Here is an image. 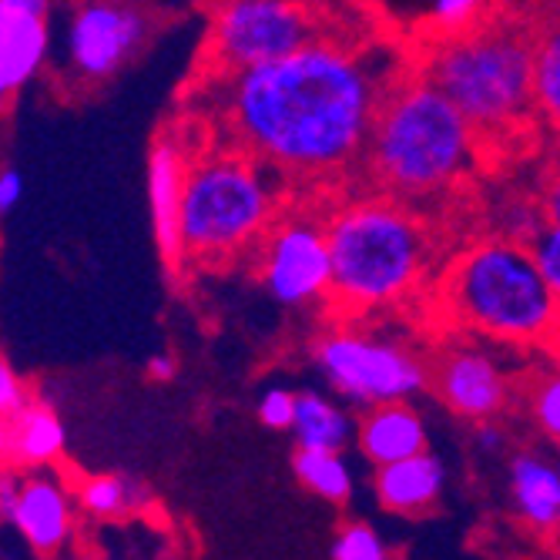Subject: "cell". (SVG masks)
I'll return each instance as SVG.
<instances>
[{
	"instance_id": "6da1fadb",
	"label": "cell",
	"mask_w": 560,
	"mask_h": 560,
	"mask_svg": "<svg viewBox=\"0 0 560 560\" xmlns=\"http://www.w3.org/2000/svg\"><path fill=\"white\" fill-rule=\"evenodd\" d=\"M402 58L366 27L206 81L219 91L229 144L289 185L342 195L355 185L376 105Z\"/></svg>"
},
{
	"instance_id": "7a4b0ae2",
	"label": "cell",
	"mask_w": 560,
	"mask_h": 560,
	"mask_svg": "<svg viewBox=\"0 0 560 560\" xmlns=\"http://www.w3.org/2000/svg\"><path fill=\"white\" fill-rule=\"evenodd\" d=\"M410 61L453 101L474 131L480 172L534 159L544 125L534 105V14L483 11L470 27L430 37Z\"/></svg>"
},
{
	"instance_id": "3957f363",
	"label": "cell",
	"mask_w": 560,
	"mask_h": 560,
	"mask_svg": "<svg viewBox=\"0 0 560 560\" xmlns=\"http://www.w3.org/2000/svg\"><path fill=\"white\" fill-rule=\"evenodd\" d=\"M480 178L467 118L406 55L383 88L355 185L456 222L460 215H483Z\"/></svg>"
},
{
	"instance_id": "277c9868",
	"label": "cell",
	"mask_w": 560,
	"mask_h": 560,
	"mask_svg": "<svg viewBox=\"0 0 560 560\" xmlns=\"http://www.w3.org/2000/svg\"><path fill=\"white\" fill-rule=\"evenodd\" d=\"M329 295L336 319L396 310L436 279V262L456 229L446 215L389 195H342L326 219Z\"/></svg>"
},
{
	"instance_id": "5b68a950",
	"label": "cell",
	"mask_w": 560,
	"mask_h": 560,
	"mask_svg": "<svg viewBox=\"0 0 560 560\" xmlns=\"http://www.w3.org/2000/svg\"><path fill=\"white\" fill-rule=\"evenodd\" d=\"M430 302L446 326L521 349H544L560 313L530 248L500 232L456 248L430 282Z\"/></svg>"
},
{
	"instance_id": "8992f818",
	"label": "cell",
	"mask_w": 560,
	"mask_h": 560,
	"mask_svg": "<svg viewBox=\"0 0 560 560\" xmlns=\"http://www.w3.org/2000/svg\"><path fill=\"white\" fill-rule=\"evenodd\" d=\"M272 175L229 141L188 159L178 215L185 262H225L256 245L289 201Z\"/></svg>"
},
{
	"instance_id": "52a82bcc",
	"label": "cell",
	"mask_w": 560,
	"mask_h": 560,
	"mask_svg": "<svg viewBox=\"0 0 560 560\" xmlns=\"http://www.w3.org/2000/svg\"><path fill=\"white\" fill-rule=\"evenodd\" d=\"M352 31L366 27L319 0H219L206 44L209 78L256 68L313 40Z\"/></svg>"
},
{
	"instance_id": "ba28073f",
	"label": "cell",
	"mask_w": 560,
	"mask_h": 560,
	"mask_svg": "<svg viewBox=\"0 0 560 560\" xmlns=\"http://www.w3.org/2000/svg\"><path fill=\"white\" fill-rule=\"evenodd\" d=\"M313 363L336 396L370 410L380 402H410L430 389V363L393 339L360 326H329L313 339Z\"/></svg>"
},
{
	"instance_id": "9c48e42d",
	"label": "cell",
	"mask_w": 560,
	"mask_h": 560,
	"mask_svg": "<svg viewBox=\"0 0 560 560\" xmlns=\"http://www.w3.org/2000/svg\"><path fill=\"white\" fill-rule=\"evenodd\" d=\"M342 195L310 191V198L282 206L279 219L259 238V282L279 305H316L329 295L332 262L326 219Z\"/></svg>"
},
{
	"instance_id": "30bf717a",
	"label": "cell",
	"mask_w": 560,
	"mask_h": 560,
	"mask_svg": "<svg viewBox=\"0 0 560 560\" xmlns=\"http://www.w3.org/2000/svg\"><path fill=\"white\" fill-rule=\"evenodd\" d=\"M151 18L128 0H84L68 24V61L84 81H108L141 55Z\"/></svg>"
},
{
	"instance_id": "8fae6325",
	"label": "cell",
	"mask_w": 560,
	"mask_h": 560,
	"mask_svg": "<svg viewBox=\"0 0 560 560\" xmlns=\"http://www.w3.org/2000/svg\"><path fill=\"white\" fill-rule=\"evenodd\" d=\"M427 363L430 389L453 417L487 423L503 417L514 406V373L477 342H450L440 352H433V360Z\"/></svg>"
},
{
	"instance_id": "7c38bea8",
	"label": "cell",
	"mask_w": 560,
	"mask_h": 560,
	"mask_svg": "<svg viewBox=\"0 0 560 560\" xmlns=\"http://www.w3.org/2000/svg\"><path fill=\"white\" fill-rule=\"evenodd\" d=\"M24 544L44 557L61 553L74 537V500L61 477L31 474L21 483V497L8 517Z\"/></svg>"
},
{
	"instance_id": "4fadbf2b",
	"label": "cell",
	"mask_w": 560,
	"mask_h": 560,
	"mask_svg": "<svg viewBox=\"0 0 560 560\" xmlns=\"http://www.w3.org/2000/svg\"><path fill=\"white\" fill-rule=\"evenodd\" d=\"M188 151L175 138H159L151 144L148 159V206H151V225H155V242L165 266L175 272L185 266L182 256V188H185V168H188Z\"/></svg>"
},
{
	"instance_id": "5bb4252c",
	"label": "cell",
	"mask_w": 560,
	"mask_h": 560,
	"mask_svg": "<svg viewBox=\"0 0 560 560\" xmlns=\"http://www.w3.org/2000/svg\"><path fill=\"white\" fill-rule=\"evenodd\" d=\"M355 446L366 464L386 467L430 450V430L413 402H380L355 420Z\"/></svg>"
},
{
	"instance_id": "9a60e30c",
	"label": "cell",
	"mask_w": 560,
	"mask_h": 560,
	"mask_svg": "<svg viewBox=\"0 0 560 560\" xmlns=\"http://www.w3.org/2000/svg\"><path fill=\"white\" fill-rule=\"evenodd\" d=\"M511 503L514 517L534 534L560 530V464L540 450H517L511 456Z\"/></svg>"
},
{
	"instance_id": "2e32d148",
	"label": "cell",
	"mask_w": 560,
	"mask_h": 560,
	"mask_svg": "<svg viewBox=\"0 0 560 560\" xmlns=\"http://www.w3.org/2000/svg\"><path fill=\"white\" fill-rule=\"evenodd\" d=\"M446 490V467L436 453L423 450L406 460L376 467L373 493L383 511L399 517H420L430 514Z\"/></svg>"
},
{
	"instance_id": "e0dca14e",
	"label": "cell",
	"mask_w": 560,
	"mask_h": 560,
	"mask_svg": "<svg viewBox=\"0 0 560 560\" xmlns=\"http://www.w3.org/2000/svg\"><path fill=\"white\" fill-rule=\"evenodd\" d=\"M47 58V14L4 8L0 0V74L18 91Z\"/></svg>"
},
{
	"instance_id": "ac0fdd59",
	"label": "cell",
	"mask_w": 560,
	"mask_h": 560,
	"mask_svg": "<svg viewBox=\"0 0 560 560\" xmlns=\"http://www.w3.org/2000/svg\"><path fill=\"white\" fill-rule=\"evenodd\" d=\"M534 105L544 131L560 141V4L534 14Z\"/></svg>"
},
{
	"instance_id": "d6986e66",
	"label": "cell",
	"mask_w": 560,
	"mask_h": 560,
	"mask_svg": "<svg viewBox=\"0 0 560 560\" xmlns=\"http://www.w3.org/2000/svg\"><path fill=\"white\" fill-rule=\"evenodd\" d=\"M292 436L299 450H326V453H346V446L355 440V420L349 410L336 406L329 396L305 389L295 399V420Z\"/></svg>"
},
{
	"instance_id": "ffe728a7",
	"label": "cell",
	"mask_w": 560,
	"mask_h": 560,
	"mask_svg": "<svg viewBox=\"0 0 560 560\" xmlns=\"http://www.w3.org/2000/svg\"><path fill=\"white\" fill-rule=\"evenodd\" d=\"M11 440H14V464L47 467L65 453L68 430L55 406L31 399L18 417H11Z\"/></svg>"
},
{
	"instance_id": "44dd1931",
	"label": "cell",
	"mask_w": 560,
	"mask_h": 560,
	"mask_svg": "<svg viewBox=\"0 0 560 560\" xmlns=\"http://www.w3.org/2000/svg\"><path fill=\"white\" fill-rule=\"evenodd\" d=\"M155 493L135 474H101L78 487L81 511L94 521H125L148 511Z\"/></svg>"
},
{
	"instance_id": "7402d4cb",
	"label": "cell",
	"mask_w": 560,
	"mask_h": 560,
	"mask_svg": "<svg viewBox=\"0 0 560 560\" xmlns=\"http://www.w3.org/2000/svg\"><path fill=\"white\" fill-rule=\"evenodd\" d=\"M292 474L299 477V483L305 490L329 500V503H346L355 493V474L346 460V453L295 450Z\"/></svg>"
},
{
	"instance_id": "603a6c76",
	"label": "cell",
	"mask_w": 560,
	"mask_h": 560,
	"mask_svg": "<svg viewBox=\"0 0 560 560\" xmlns=\"http://www.w3.org/2000/svg\"><path fill=\"white\" fill-rule=\"evenodd\" d=\"M524 402L530 423L553 443H560V363L537 370L524 386Z\"/></svg>"
},
{
	"instance_id": "cb8c5ba5",
	"label": "cell",
	"mask_w": 560,
	"mask_h": 560,
	"mask_svg": "<svg viewBox=\"0 0 560 560\" xmlns=\"http://www.w3.org/2000/svg\"><path fill=\"white\" fill-rule=\"evenodd\" d=\"M332 560H389V547L373 524H342L332 540Z\"/></svg>"
},
{
	"instance_id": "d4e9b609",
	"label": "cell",
	"mask_w": 560,
	"mask_h": 560,
	"mask_svg": "<svg viewBox=\"0 0 560 560\" xmlns=\"http://www.w3.org/2000/svg\"><path fill=\"white\" fill-rule=\"evenodd\" d=\"M524 245L530 248V256H534L540 276L547 279L550 292L560 299V225L544 222Z\"/></svg>"
},
{
	"instance_id": "484cf974",
	"label": "cell",
	"mask_w": 560,
	"mask_h": 560,
	"mask_svg": "<svg viewBox=\"0 0 560 560\" xmlns=\"http://www.w3.org/2000/svg\"><path fill=\"white\" fill-rule=\"evenodd\" d=\"M483 14V0H436L433 4V27L427 31L423 40L430 37H446L470 27Z\"/></svg>"
},
{
	"instance_id": "4316f807",
	"label": "cell",
	"mask_w": 560,
	"mask_h": 560,
	"mask_svg": "<svg viewBox=\"0 0 560 560\" xmlns=\"http://www.w3.org/2000/svg\"><path fill=\"white\" fill-rule=\"evenodd\" d=\"M295 399H299V393H292V389H285V386H269V389L259 396V402H256V417H259V423H262L266 430H276V433L292 430V420H295Z\"/></svg>"
},
{
	"instance_id": "83f0119b",
	"label": "cell",
	"mask_w": 560,
	"mask_h": 560,
	"mask_svg": "<svg viewBox=\"0 0 560 560\" xmlns=\"http://www.w3.org/2000/svg\"><path fill=\"white\" fill-rule=\"evenodd\" d=\"M540 212L550 225H560V141L550 151V159L537 172V188H534Z\"/></svg>"
},
{
	"instance_id": "f1b7e54d",
	"label": "cell",
	"mask_w": 560,
	"mask_h": 560,
	"mask_svg": "<svg viewBox=\"0 0 560 560\" xmlns=\"http://www.w3.org/2000/svg\"><path fill=\"white\" fill-rule=\"evenodd\" d=\"M27 386L24 380L18 376V370L0 355V417H18L24 406H27Z\"/></svg>"
},
{
	"instance_id": "f546056e",
	"label": "cell",
	"mask_w": 560,
	"mask_h": 560,
	"mask_svg": "<svg viewBox=\"0 0 560 560\" xmlns=\"http://www.w3.org/2000/svg\"><path fill=\"white\" fill-rule=\"evenodd\" d=\"M21 195H24V178H21V172H18L14 165L0 168V215L14 212V206L21 201Z\"/></svg>"
},
{
	"instance_id": "4dcf8cb0",
	"label": "cell",
	"mask_w": 560,
	"mask_h": 560,
	"mask_svg": "<svg viewBox=\"0 0 560 560\" xmlns=\"http://www.w3.org/2000/svg\"><path fill=\"white\" fill-rule=\"evenodd\" d=\"M21 483H24V477H18L14 470H0V517H11V511H14V503H18V497H21Z\"/></svg>"
},
{
	"instance_id": "1f68e13d",
	"label": "cell",
	"mask_w": 560,
	"mask_h": 560,
	"mask_svg": "<svg viewBox=\"0 0 560 560\" xmlns=\"http://www.w3.org/2000/svg\"><path fill=\"white\" fill-rule=\"evenodd\" d=\"M477 450H480V453H490V456L503 453V450H506V433H503L493 420L477 423Z\"/></svg>"
},
{
	"instance_id": "d6a6232c",
	"label": "cell",
	"mask_w": 560,
	"mask_h": 560,
	"mask_svg": "<svg viewBox=\"0 0 560 560\" xmlns=\"http://www.w3.org/2000/svg\"><path fill=\"white\" fill-rule=\"evenodd\" d=\"M148 376H151V380H159V383H172V380L178 376L175 355H168V352L151 355V360H148Z\"/></svg>"
},
{
	"instance_id": "836d02e7",
	"label": "cell",
	"mask_w": 560,
	"mask_h": 560,
	"mask_svg": "<svg viewBox=\"0 0 560 560\" xmlns=\"http://www.w3.org/2000/svg\"><path fill=\"white\" fill-rule=\"evenodd\" d=\"M14 460V440H11V420L0 417V464Z\"/></svg>"
},
{
	"instance_id": "e575fe53",
	"label": "cell",
	"mask_w": 560,
	"mask_h": 560,
	"mask_svg": "<svg viewBox=\"0 0 560 560\" xmlns=\"http://www.w3.org/2000/svg\"><path fill=\"white\" fill-rule=\"evenodd\" d=\"M544 349H547L550 360H557V363H560V313H557V319H553V329H550V336H547Z\"/></svg>"
},
{
	"instance_id": "d590c367",
	"label": "cell",
	"mask_w": 560,
	"mask_h": 560,
	"mask_svg": "<svg viewBox=\"0 0 560 560\" xmlns=\"http://www.w3.org/2000/svg\"><path fill=\"white\" fill-rule=\"evenodd\" d=\"M14 94V88L8 84V78L4 74H0V112H4V105H8V97Z\"/></svg>"
},
{
	"instance_id": "8d00e7d4",
	"label": "cell",
	"mask_w": 560,
	"mask_h": 560,
	"mask_svg": "<svg viewBox=\"0 0 560 560\" xmlns=\"http://www.w3.org/2000/svg\"><path fill=\"white\" fill-rule=\"evenodd\" d=\"M101 560H121V557H101Z\"/></svg>"
},
{
	"instance_id": "74e56055",
	"label": "cell",
	"mask_w": 560,
	"mask_h": 560,
	"mask_svg": "<svg viewBox=\"0 0 560 560\" xmlns=\"http://www.w3.org/2000/svg\"><path fill=\"white\" fill-rule=\"evenodd\" d=\"M553 560H560V557H553Z\"/></svg>"
},
{
	"instance_id": "f35d334b",
	"label": "cell",
	"mask_w": 560,
	"mask_h": 560,
	"mask_svg": "<svg viewBox=\"0 0 560 560\" xmlns=\"http://www.w3.org/2000/svg\"><path fill=\"white\" fill-rule=\"evenodd\" d=\"M0 521H4V517H0Z\"/></svg>"
}]
</instances>
